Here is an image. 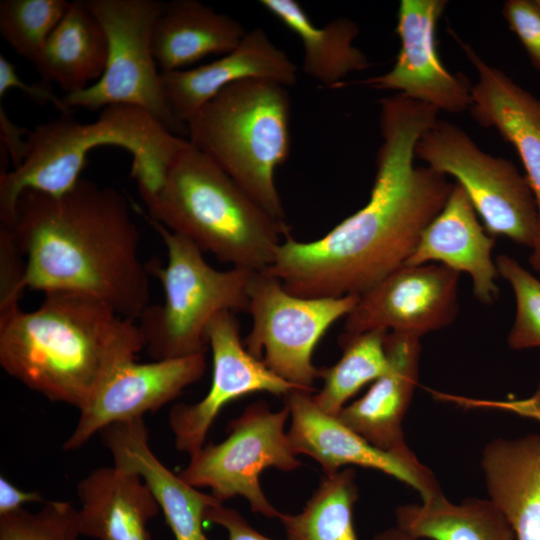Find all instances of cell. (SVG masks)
<instances>
[{"mask_svg":"<svg viewBox=\"0 0 540 540\" xmlns=\"http://www.w3.org/2000/svg\"><path fill=\"white\" fill-rule=\"evenodd\" d=\"M100 434L114 465L138 474L145 482L175 540H212L203 529L205 513L221 501L190 485L158 459L143 418L113 423Z\"/></svg>","mask_w":540,"mask_h":540,"instance_id":"19","label":"cell"},{"mask_svg":"<svg viewBox=\"0 0 540 540\" xmlns=\"http://www.w3.org/2000/svg\"><path fill=\"white\" fill-rule=\"evenodd\" d=\"M459 276L442 264H404L359 296L343 333L385 330L422 337L445 328L458 313Z\"/></svg>","mask_w":540,"mask_h":540,"instance_id":"12","label":"cell"},{"mask_svg":"<svg viewBox=\"0 0 540 540\" xmlns=\"http://www.w3.org/2000/svg\"><path fill=\"white\" fill-rule=\"evenodd\" d=\"M494 245V237L479 222L467 193L455 183L444 207L423 230L405 264L436 263L465 272L472 280L476 299L492 304L500 293V275L492 257Z\"/></svg>","mask_w":540,"mask_h":540,"instance_id":"20","label":"cell"},{"mask_svg":"<svg viewBox=\"0 0 540 540\" xmlns=\"http://www.w3.org/2000/svg\"><path fill=\"white\" fill-rule=\"evenodd\" d=\"M108 57L105 30L83 0L70 5L33 62L42 81L65 94L78 92L103 74Z\"/></svg>","mask_w":540,"mask_h":540,"instance_id":"25","label":"cell"},{"mask_svg":"<svg viewBox=\"0 0 540 540\" xmlns=\"http://www.w3.org/2000/svg\"><path fill=\"white\" fill-rule=\"evenodd\" d=\"M103 26L108 57L102 76L88 88L64 94L61 114L73 109L127 105L149 112L170 131L186 130L165 101L161 71L153 53V31L164 2L157 0H83Z\"/></svg>","mask_w":540,"mask_h":540,"instance_id":"8","label":"cell"},{"mask_svg":"<svg viewBox=\"0 0 540 540\" xmlns=\"http://www.w3.org/2000/svg\"><path fill=\"white\" fill-rule=\"evenodd\" d=\"M18 89L38 104L47 103L61 112V97H58L49 83H27L16 72L15 66L2 54L0 55V97L9 90Z\"/></svg>","mask_w":540,"mask_h":540,"instance_id":"35","label":"cell"},{"mask_svg":"<svg viewBox=\"0 0 540 540\" xmlns=\"http://www.w3.org/2000/svg\"><path fill=\"white\" fill-rule=\"evenodd\" d=\"M206 338L213 358L211 386L198 402L174 405L168 417L176 448L189 456L205 445L215 419L231 401L257 392L285 396L300 390L247 350L235 313L222 311L215 315L207 327Z\"/></svg>","mask_w":540,"mask_h":540,"instance_id":"13","label":"cell"},{"mask_svg":"<svg viewBox=\"0 0 540 540\" xmlns=\"http://www.w3.org/2000/svg\"><path fill=\"white\" fill-rule=\"evenodd\" d=\"M495 263L515 296V319L507 338L509 347L513 350L540 347V278L509 255H498Z\"/></svg>","mask_w":540,"mask_h":540,"instance_id":"31","label":"cell"},{"mask_svg":"<svg viewBox=\"0 0 540 540\" xmlns=\"http://www.w3.org/2000/svg\"><path fill=\"white\" fill-rule=\"evenodd\" d=\"M360 295L304 298L287 292L281 281L256 271L249 289L252 326L245 347L274 374L313 393L320 369L313 351L326 331L355 307Z\"/></svg>","mask_w":540,"mask_h":540,"instance_id":"11","label":"cell"},{"mask_svg":"<svg viewBox=\"0 0 540 540\" xmlns=\"http://www.w3.org/2000/svg\"><path fill=\"white\" fill-rule=\"evenodd\" d=\"M260 5L300 39L303 71L320 84L333 88L369 67L367 56L354 46L359 27L353 20L337 18L318 27L295 0H261Z\"/></svg>","mask_w":540,"mask_h":540,"instance_id":"26","label":"cell"},{"mask_svg":"<svg viewBox=\"0 0 540 540\" xmlns=\"http://www.w3.org/2000/svg\"><path fill=\"white\" fill-rule=\"evenodd\" d=\"M144 349L135 320L103 301L49 292L34 311L0 316V365L48 400L83 409L123 364Z\"/></svg>","mask_w":540,"mask_h":540,"instance_id":"3","label":"cell"},{"mask_svg":"<svg viewBox=\"0 0 540 540\" xmlns=\"http://www.w3.org/2000/svg\"><path fill=\"white\" fill-rule=\"evenodd\" d=\"M357 499L353 468L324 475L301 512H281L286 540H358L353 522Z\"/></svg>","mask_w":540,"mask_h":540,"instance_id":"28","label":"cell"},{"mask_svg":"<svg viewBox=\"0 0 540 540\" xmlns=\"http://www.w3.org/2000/svg\"><path fill=\"white\" fill-rule=\"evenodd\" d=\"M382 142L368 202L321 238L290 234L264 271L304 298L361 295L403 266L454 184L415 166V147L439 111L402 94L379 100Z\"/></svg>","mask_w":540,"mask_h":540,"instance_id":"1","label":"cell"},{"mask_svg":"<svg viewBox=\"0 0 540 540\" xmlns=\"http://www.w3.org/2000/svg\"><path fill=\"white\" fill-rule=\"evenodd\" d=\"M447 3L446 0L400 1L396 33L401 47L395 64L388 72L361 83L373 89L398 91L438 111L469 110L473 85L465 75L449 72L436 49V25Z\"/></svg>","mask_w":540,"mask_h":540,"instance_id":"15","label":"cell"},{"mask_svg":"<svg viewBox=\"0 0 540 540\" xmlns=\"http://www.w3.org/2000/svg\"><path fill=\"white\" fill-rule=\"evenodd\" d=\"M26 273L25 257L11 229L0 226V316L20 308Z\"/></svg>","mask_w":540,"mask_h":540,"instance_id":"33","label":"cell"},{"mask_svg":"<svg viewBox=\"0 0 540 540\" xmlns=\"http://www.w3.org/2000/svg\"><path fill=\"white\" fill-rule=\"evenodd\" d=\"M78 510L70 502L45 501L31 512L22 508L0 516V540H78Z\"/></svg>","mask_w":540,"mask_h":540,"instance_id":"32","label":"cell"},{"mask_svg":"<svg viewBox=\"0 0 540 540\" xmlns=\"http://www.w3.org/2000/svg\"><path fill=\"white\" fill-rule=\"evenodd\" d=\"M455 38L477 73L469 111L481 126L495 128L514 146L525 169L538 217L529 263L540 278V99Z\"/></svg>","mask_w":540,"mask_h":540,"instance_id":"17","label":"cell"},{"mask_svg":"<svg viewBox=\"0 0 540 540\" xmlns=\"http://www.w3.org/2000/svg\"><path fill=\"white\" fill-rule=\"evenodd\" d=\"M8 228L26 260L27 288L88 295L132 320L149 306L139 231L115 188L80 178L58 196L25 190Z\"/></svg>","mask_w":540,"mask_h":540,"instance_id":"2","label":"cell"},{"mask_svg":"<svg viewBox=\"0 0 540 540\" xmlns=\"http://www.w3.org/2000/svg\"><path fill=\"white\" fill-rule=\"evenodd\" d=\"M69 5L66 0H1L2 37L17 54L34 62Z\"/></svg>","mask_w":540,"mask_h":540,"instance_id":"30","label":"cell"},{"mask_svg":"<svg viewBox=\"0 0 540 540\" xmlns=\"http://www.w3.org/2000/svg\"><path fill=\"white\" fill-rule=\"evenodd\" d=\"M188 142L134 106H107L87 123L62 114L29 131L23 161L12 171H1L0 225L12 227L25 190L55 196L69 191L81 178L88 153L97 147L114 145L131 153V176L142 196L159 186L171 159Z\"/></svg>","mask_w":540,"mask_h":540,"instance_id":"5","label":"cell"},{"mask_svg":"<svg viewBox=\"0 0 540 540\" xmlns=\"http://www.w3.org/2000/svg\"><path fill=\"white\" fill-rule=\"evenodd\" d=\"M0 131L4 151L9 154L15 168L20 165L26 155L29 131L14 124L3 107H0Z\"/></svg>","mask_w":540,"mask_h":540,"instance_id":"37","label":"cell"},{"mask_svg":"<svg viewBox=\"0 0 540 540\" xmlns=\"http://www.w3.org/2000/svg\"><path fill=\"white\" fill-rule=\"evenodd\" d=\"M396 526L415 539L516 540L503 514L489 499L452 503L444 494L395 511Z\"/></svg>","mask_w":540,"mask_h":540,"instance_id":"27","label":"cell"},{"mask_svg":"<svg viewBox=\"0 0 540 540\" xmlns=\"http://www.w3.org/2000/svg\"><path fill=\"white\" fill-rule=\"evenodd\" d=\"M289 418L285 405L278 411L264 401L248 405L229 422L228 436L189 456L179 476L196 488H209L221 502L240 496L252 512L278 519L281 512L263 492L260 475L270 467L290 472L301 466L285 431Z\"/></svg>","mask_w":540,"mask_h":540,"instance_id":"10","label":"cell"},{"mask_svg":"<svg viewBox=\"0 0 540 540\" xmlns=\"http://www.w3.org/2000/svg\"><path fill=\"white\" fill-rule=\"evenodd\" d=\"M141 198L151 219L236 268L267 269L290 234L285 221L190 142L171 159L159 186Z\"/></svg>","mask_w":540,"mask_h":540,"instance_id":"4","label":"cell"},{"mask_svg":"<svg viewBox=\"0 0 540 540\" xmlns=\"http://www.w3.org/2000/svg\"><path fill=\"white\" fill-rule=\"evenodd\" d=\"M205 521L223 527L227 531L228 540H273L258 532L237 510L222 502L207 509Z\"/></svg>","mask_w":540,"mask_h":540,"instance_id":"36","label":"cell"},{"mask_svg":"<svg viewBox=\"0 0 540 540\" xmlns=\"http://www.w3.org/2000/svg\"><path fill=\"white\" fill-rule=\"evenodd\" d=\"M480 463L488 499L516 540H540V434L493 439Z\"/></svg>","mask_w":540,"mask_h":540,"instance_id":"23","label":"cell"},{"mask_svg":"<svg viewBox=\"0 0 540 540\" xmlns=\"http://www.w3.org/2000/svg\"><path fill=\"white\" fill-rule=\"evenodd\" d=\"M247 30L231 16L197 0L164 2L153 31V53L161 72L186 69L233 51Z\"/></svg>","mask_w":540,"mask_h":540,"instance_id":"24","label":"cell"},{"mask_svg":"<svg viewBox=\"0 0 540 540\" xmlns=\"http://www.w3.org/2000/svg\"><path fill=\"white\" fill-rule=\"evenodd\" d=\"M287 87L260 78L235 82L188 121V141L273 217L285 221L274 174L290 153Z\"/></svg>","mask_w":540,"mask_h":540,"instance_id":"6","label":"cell"},{"mask_svg":"<svg viewBox=\"0 0 540 540\" xmlns=\"http://www.w3.org/2000/svg\"><path fill=\"white\" fill-rule=\"evenodd\" d=\"M159 233L168 262L147 264L164 291V302L148 306L138 325L147 354L155 360L205 354L206 330L222 311L247 312L249 289L256 271L211 267L202 251L188 238L168 230L138 208Z\"/></svg>","mask_w":540,"mask_h":540,"instance_id":"7","label":"cell"},{"mask_svg":"<svg viewBox=\"0 0 540 540\" xmlns=\"http://www.w3.org/2000/svg\"><path fill=\"white\" fill-rule=\"evenodd\" d=\"M81 536L95 540H150L149 521L160 511L142 478L117 467H100L77 484Z\"/></svg>","mask_w":540,"mask_h":540,"instance_id":"22","label":"cell"},{"mask_svg":"<svg viewBox=\"0 0 540 540\" xmlns=\"http://www.w3.org/2000/svg\"><path fill=\"white\" fill-rule=\"evenodd\" d=\"M206 367L205 354L123 364L79 411L77 424L62 448L77 450L113 423L143 418L160 409L199 381Z\"/></svg>","mask_w":540,"mask_h":540,"instance_id":"16","label":"cell"},{"mask_svg":"<svg viewBox=\"0 0 540 540\" xmlns=\"http://www.w3.org/2000/svg\"><path fill=\"white\" fill-rule=\"evenodd\" d=\"M502 14L534 66L540 69V0H508Z\"/></svg>","mask_w":540,"mask_h":540,"instance_id":"34","label":"cell"},{"mask_svg":"<svg viewBox=\"0 0 540 540\" xmlns=\"http://www.w3.org/2000/svg\"><path fill=\"white\" fill-rule=\"evenodd\" d=\"M45 501L39 492L23 491L5 476H0V516L20 510L26 504Z\"/></svg>","mask_w":540,"mask_h":540,"instance_id":"38","label":"cell"},{"mask_svg":"<svg viewBox=\"0 0 540 540\" xmlns=\"http://www.w3.org/2000/svg\"><path fill=\"white\" fill-rule=\"evenodd\" d=\"M260 78L295 85L297 67L260 28L247 31L231 52L210 63L161 72L162 90L176 121L186 128L192 116L222 89L235 82Z\"/></svg>","mask_w":540,"mask_h":540,"instance_id":"18","label":"cell"},{"mask_svg":"<svg viewBox=\"0 0 540 540\" xmlns=\"http://www.w3.org/2000/svg\"><path fill=\"white\" fill-rule=\"evenodd\" d=\"M387 333L385 330H372L357 335H340L342 355L334 365L320 368L319 379L323 385L312 394L313 401L321 410L337 416L357 392L387 370Z\"/></svg>","mask_w":540,"mask_h":540,"instance_id":"29","label":"cell"},{"mask_svg":"<svg viewBox=\"0 0 540 540\" xmlns=\"http://www.w3.org/2000/svg\"><path fill=\"white\" fill-rule=\"evenodd\" d=\"M284 397L289 409L288 436L297 455L317 461L324 475L356 465L383 472L416 490L422 501L443 495L433 472L411 451L396 453L379 449L313 401L312 393L293 390Z\"/></svg>","mask_w":540,"mask_h":540,"instance_id":"14","label":"cell"},{"mask_svg":"<svg viewBox=\"0 0 540 540\" xmlns=\"http://www.w3.org/2000/svg\"><path fill=\"white\" fill-rule=\"evenodd\" d=\"M415 155L457 180L491 236L532 248L537 207L525 175L512 162L482 151L460 127L439 119L419 138Z\"/></svg>","mask_w":540,"mask_h":540,"instance_id":"9","label":"cell"},{"mask_svg":"<svg viewBox=\"0 0 540 540\" xmlns=\"http://www.w3.org/2000/svg\"><path fill=\"white\" fill-rule=\"evenodd\" d=\"M421 337L388 332L385 349L387 370L359 399L346 405L338 419L373 446L396 453H409L402 423L419 376Z\"/></svg>","mask_w":540,"mask_h":540,"instance_id":"21","label":"cell"},{"mask_svg":"<svg viewBox=\"0 0 540 540\" xmlns=\"http://www.w3.org/2000/svg\"><path fill=\"white\" fill-rule=\"evenodd\" d=\"M372 540H417L410 534L399 528L393 526L377 533Z\"/></svg>","mask_w":540,"mask_h":540,"instance_id":"39","label":"cell"}]
</instances>
